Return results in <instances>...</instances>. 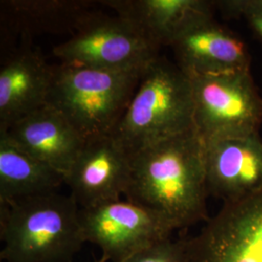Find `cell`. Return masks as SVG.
<instances>
[{"instance_id": "obj_1", "label": "cell", "mask_w": 262, "mask_h": 262, "mask_svg": "<svg viewBox=\"0 0 262 262\" xmlns=\"http://www.w3.org/2000/svg\"><path fill=\"white\" fill-rule=\"evenodd\" d=\"M125 199L161 215L176 229L208 221L204 142L195 129L129 154Z\"/></svg>"}, {"instance_id": "obj_2", "label": "cell", "mask_w": 262, "mask_h": 262, "mask_svg": "<svg viewBox=\"0 0 262 262\" xmlns=\"http://www.w3.org/2000/svg\"><path fill=\"white\" fill-rule=\"evenodd\" d=\"M5 262H72L85 243L80 207L57 191L0 204Z\"/></svg>"}, {"instance_id": "obj_3", "label": "cell", "mask_w": 262, "mask_h": 262, "mask_svg": "<svg viewBox=\"0 0 262 262\" xmlns=\"http://www.w3.org/2000/svg\"><path fill=\"white\" fill-rule=\"evenodd\" d=\"M194 128V101L188 76L158 57L140 83L111 136L128 154Z\"/></svg>"}, {"instance_id": "obj_4", "label": "cell", "mask_w": 262, "mask_h": 262, "mask_svg": "<svg viewBox=\"0 0 262 262\" xmlns=\"http://www.w3.org/2000/svg\"><path fill=\"white\" fill-rule=\"evenodd\" d=\"M143 71H111L60 63L54 68L48 103L85 141L109 136L130 103Z\"/></svg>"}, {"instance_id": "obj_5", "label": "cell", "mask_w": 262, "mask_h": 262, "mask_svg": "<svg viewBox=\"0 0 262 262\" xmlns=\"http://www.w3.org/2000/svg\"><path fill=\"white\" fill-rule=\"evenodd\" d=\"M187 76L193 94L194 128L203 142L259 135L262 97L251 70Z\"/></svg>"}, {"instance_id": "obj_6", "label": "cell", "mask_w": 262, "mask_h": 262, "mask_svg": "<svg viewBox=\"0 0 262 262\" xmlns=\"http://www.w3.org/2000/svg\"><path fill=\"white\" fill-rule=\"evenodd\" d=\"M158 52L130 23L103 14L53 49L61 63L111 71H143Z\"/></svg>"}, {"instance_id": "obj_7", "label": "cell", "mask_w": 262, "mask_h": 262, "mask_svg": "<svg viewBox=\"0 0 262 262\" xmlns=\"http://www.w3.org/2000/svg\"><path fill=\"white\" fill-rule=\"evenodd\" d=\"M84 241L98 246L111 262H122L175 230L161 215L128 200L80 208Z\"/></svg>"}, {"instance_id": "obj_8", "label": "cell", "mask_w": 262, "mask_h": 262, "mask_svg": "<svg viewBox=\"0 0 262 262\" xmlns=\"http://www.w3.org/2000/svg\"><path fill=\"white\" fill-rule=\"evenodd\" d=\"M185 243L189 262H262V189L224 203Z\"/></svg>"}, {"instance_id": "obj_9", "label": "cell", "mask_w": 262, "mask_h": 262, "mask_svg": "<svg viewBox=\"0 0 262 262\" xmlns=\"http://www.w3.org/2000/svg\"><path fill=\"white\" fill-rule=\"evenodd\" d=\"M130 180L129 154L111 135L86 141L66 176L81 209L121 200Z\"/></svg>"}, {"instance_id": "obj_10", "label": "cell", "mask_w": 262, "mask_h": 262, "mask_svg": "<svg viewBox=\"0 0 262 262\" xmlns=\"http://www.w3.org/2000/svg\"><path fill=\"white\" fill-rule=\"evenodd\" d=\"M177 66L187 75L221 74L251 70L246 43L213 16L189 26L171 44Z\"/></svg>"}, {"instance_id": "obj_11", "label": "cell", "mask_w": 262, "mask_h": 262, "mask_svg": "<svg viewBox=\"0 0 262 262\" xmlns=\"http://www.w3.org/2000/svg\"><path fill=\"white\" fill-rule=\"evenodd\" d=\"M209 193L233 202L262 189V140L259 135L204 142Z\"/></svg>"}, {"instance_id": "obj_12", "label": "cell", "mask_w": 262, "mask_h": 262, "mask_svg": "<svg viewBox=\"0 0 262 262\" xmlns=\"http://www.w3.org/2000/svg\"><path fill=\"white\" fill-rule=\"evenodd\" d=\"M0 133L64 177L86 142L66 117L50 104L28 114Z\"/></svg>"}, {"instance_id": "obj_13", "label": "cell", "mask_w": 262, "mask_h": 262, "mask_svg": "<svg viewBox=\"0 0 262 262\" xmlns=\"http://www.w3.org/2000/svg\"><path fill=\"white\" fill-rule=\"evenodd\" d=\"M54 68L28 47L5 59L0 69V132L48 103Z\"/></svg>"}, {"instance_id": "obj_14", "label": "cell", "mask_w": 262, "mask_h": 262, "mask_svg": "<svg viewBox=\"0 0 262 262\" xmlns=\"http://www.w3.org/2000/svg\"><path fill=\"white\" fill-rule=\"evenodd\" d=\"M99 3L130 23L157 48L171 46L197 20L213 16V2L205 0H104Z\"/></svg>"}, {"instance_id": "obj_15", "label": "cell", "mask_w": 262, "mask_h": 262, "mask_svg": "<svg viewBox=\"0 0 262 262\" xmlns=\"http://www.w3.org/2000/svg\"><path fill=\"white\" fill-rule=\"evenodd\" d=\"M99 1L6 0L1 15L21 35L31 33H71V36L99 16Z\"/></svg>"}, {"instance_id": "obj_16", "label": "cell", "mask_w": 262, "mask_h": 262, "mask_svg": "<svg viewBox=\"0 0 262 262\" xmlns=\"http://www.w3.org/2000/svg\"><path fill=\"white\" fill-rule=\"evenodd\" d=\"M66 177L0 133V204L55 192Z\"/></svg>"}, {"instance_id": "obj_17", "label": "cell", "mask_w": 262, "mask_h": 262, "mask_svg": "<svg viewBox=\"0 0 262 262\" xmlns=\"http://www.w3.org/2000/svg\"><path fill=\"white\" fill-rule=\"evenodd\" d=\"M122 262H189L185 239L170 238L135 253Z\"/></svg>"}, {"instance_id": "obj_18", "label": "cell", "mask_w": 262, "mask_h": 262, "mask_svg": "<svg viewBox=\"0 0 262 262\" xmlns=\"http://www.w3.org/2000/svg\"><path fill=\"white\" fill-rule=\"evenodd\" d=\"M215 3L225 15L243 18L262 43V0H224Z\"/></svg>"}, {"instance_id": "obj_19", "label": "cell", "mask_w": 262, "mask_h": 262, "mask_svg": "<svg viewBox=\"0 0 262 262\" xmlns=\"http://www.w3.org/2000/svg\"><path fill=\"white\" fill-rule=\"evenodd\" d=\"M110 260H109V258H108V256H106V255H104V254H102L101 255V257L98 259V260H96L95 262H109Z\"/></svg>"}]
</instances>
